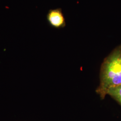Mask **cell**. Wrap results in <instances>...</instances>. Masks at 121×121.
<instances>
[{
  "label": "cell",
  "instance_id": "1",
  "mask_svg": "<svg viewBox=\"0 0 121 121\" xmlns=\"http://www.w3.org/2000/svg\"><path fill=\"white\" fill-rule=\"evenodd\" d=\"M121 85V44L115 48L103 62L100 83L96 91L103 99L110 88Z\"/></svg>",
  "mask_w": 121,
  "mask_h": 121
},
{
  "label": "cell",
  "instance_id": "3",
  "mask_svg": "<svg viewBox=\"0 0 121 121\" xmlns=\"http://www.w3.org/2000/svg\"><path fill=\"white\" fill-rule=\"evenodd\" d=\"M107 95H110L121 105V85L109 89Z\"/></svg>",
  "mask_w": 121,
  "mask_h": 121
},
{
  "label": "cell",
  "instance_id": "2",
  "mask_svg": "<svg viewBox=\"0 0 121 121\" xmlns=\"http://www.w3.org/2000/svg\"><path fill=\"white\" fill-rule=\"evenodd\" d=\"M46 18L48 24L53 28L59 29L66 26L65 16L61 8L50 9Z\"/></svg>",
  "mask_w": 121,
  "mask_h": 121
}]
</instances>
